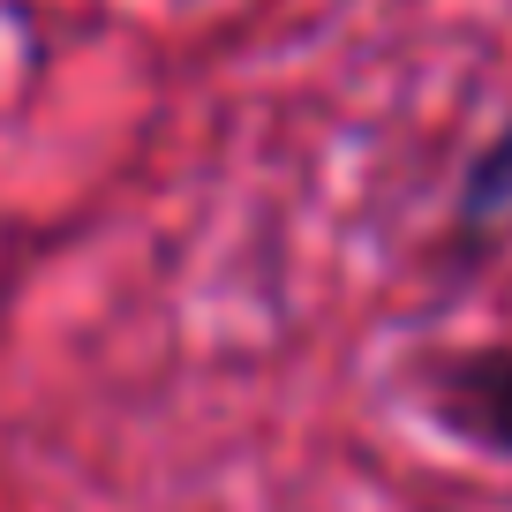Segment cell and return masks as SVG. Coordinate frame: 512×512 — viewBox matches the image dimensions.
<instances>
[{"instance_id": "1", "label": "cell", "mask_w": 512, "mask_h": 512, "mask_svg": "<svg viewBox=\"0 0 512 512\" xmlns=\"http://www.w3.org/2000/svg\"><path fill=\"white\" fill-rule=\"evenodd\" d=\"M437 407L460 437L512 452V354H467L437 377Z\"/></svg>"}, {"instance_id": "2", "label": "cell", "mask_w": 512, "mask_h": 512, "mask_svg": "<svg viewBox=\"0 0 512 512\" xmlns=\"http://www.w3.org/2000/svg\"><path fill=\"white\" fill-rule=\"evenodd\" d=\"M460 219H467V226H505V219H512V121L497 128V144L467 166Z\"/></svg>"}]
</instances>
